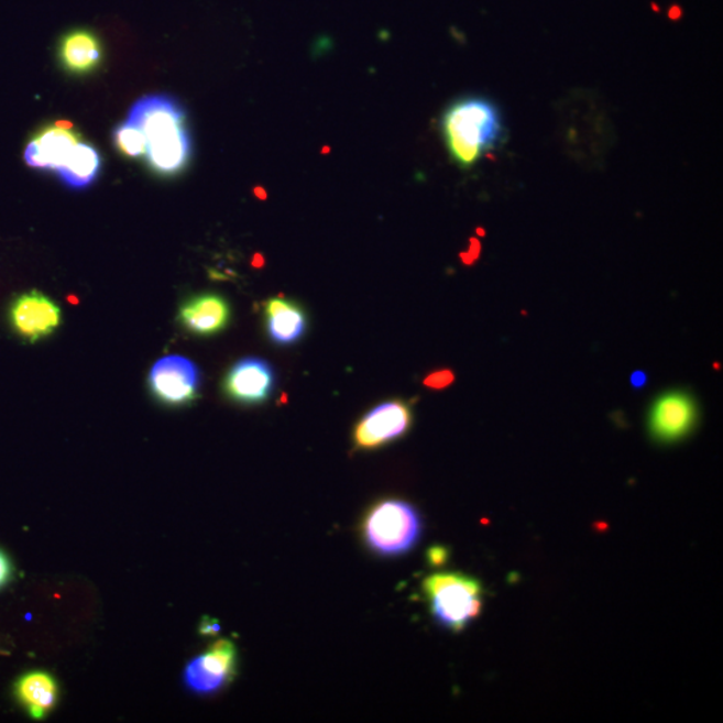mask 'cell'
Wrapping results in <instances>:
<instances>
[{
	"label": "cell",
	"instance_id": "obj_1",
	"mask_svg": "<svg viewBox=\"0 0 723 723\" xmlns=\"http://www.w3.org/2000/svg\"><path fill=\"white\" fill-rule=\"evenodd\" d=\"M440 127L449 156L461 169L473 168L505 138L502 111L481 96H467L450 103Z\"/></svg>",
	"mask_w": 723,
	"mask_h": 723
},
{
	"label": "cell",
	"instance_id": "obj_2",
	"mask_svg": "<svg viewBox=\"0 0 723 723\" xmlns=\"http://www.w3.org/2000/svg\"><path fill=\"white\" fill-rule=\"evenodd\" d=\"M423 523L414 506L401 500H385L373 506L363 521V537L374 552L404 555L416 546Z\"/></svg>",
	"mask_w": 723,
	"mask_h": 723
},
{
	"label": "cell",
	"instance_id": "obj_3",
	"mask_svg": "<svg viewBox=\"0 0 723 723\" xmlns=\"http://www.w3.org/2000/svg\"><path fill=\"white\" fill-rule=\"evenodd\" d=\"M435 620L445 628L461 632L482 610V587L461 573H436L424 582Z\"/></svg>",
	"mask_w": 723,
	"mask_h": 723
},
{
	"label": "cell",
	"instance_id": "obj_4",
	"mask_svg": "<svg viewBox=\"0 0 723 723\" xmlns=\"http://www.w3.org/2000/svg\"><path fill=\"white\" fill-rule=\"evenodd\" d=\"M237 665V647L231 640L220 639L185 666L184 684L190 693L213 695L232 681Z\"/></svg>",
	"mask_w": 723,
	"mask_h": 723
},
{
	"label": "cell",
	"instance_id": "obj_5",
	"mask_svg": "<svg viewBox=\"0 0 723 723\" xmlns=\"http://www.w3.org/2000/svg\"><path fill=\"white\" fill-rule=\"evenodd\" d=\"M147 382L154 397L165 405H189L199 397V368L184 357H165L154 363Z\"/></svg>",
	"mask_w": 723,
	"mask_h": 723
},
{
	"label": "cell",
	"instance_id": "obj_6",
	"mask_svg": "<svg viewBox=\"0 0 723 723\" xmlns=\"http://www.w3.org/2000/svg\"><path fill=\"white\" fill-rule=\"evenodd\" d=\"M413 412L405 401L383 402L361 418L352 432L358 449H376L405 436L412 428Z\"/></svg>",
	"mask_w": 723,
	"mask_h": 723
},
{
	"label": "cell",
	"instance_id": "obj_7",
	"mask_svg": "<svg viewBox=\"0 0 723 723\" xmlns=\"http://www.w3.org/2000/svg\"><path fill=\"white\" fill-rule=\"evenodd\" d=\"M11 329L29 343L42 341L58 329L61 307L47 295L30 292L17 296L9 310Z\"/></svg>",
	"mask_w": 723,
	"mask_h": 723
},
{
	"label": "cell",
	"instance_id": "obj_8",
	"mask_svg": "<svg viewBox=\"0 0 723 723\" xmlns=\"http://www.w3.org/2000/svg\"><path fill=\"white\" fill-rule=\"evenodd\" d=\"M697 421L695 399L688 393L670 392L655 399L648 417V430L655 441L673 443L688 437Z\"/></svg>",
	"mask_w": 723,
	"mask_h": 723
},
{
	"label": "cell",
	"instance_id": "obj_9",
	"mask_svg": "<svg viewBox=\"0 0 723 723\" xmlns=\"http://www.w3.org/2000/svg\"><path fill=\"white\" fill-rule=\"evenodd\" d=\"M128 121L145 134L146 145L187 132V116L180 103L168 96H146L133 105Z\"/></svg>",
	"mask_w": 723,
	"mask_h": 723
},
{
	"label": "cell",
	"instance_id": "obj_10",
	"mask_svg": "<svg viewBox=\"0 0 723 723\" xmlns=\"http://www.w3.org/2000/svg\"><path fill=\"white\" fill-rule=\"evenodd\" d=\"M276 375L267 361L243 358L227 373L222 388L227 397L243 405H259L275 391Z\"/></svg>",
	"mask_w": 723,
	"mask_h": 723
},
{
	"label": "cell",
	"instance_id": "obj_11",
	"mask_svg": "<svg viewBox=\"0 0 723 723\" xmlns=\"http://www.w3.org/2000/svg\"><path fill=\"white\" fill-rule=\"evenodd\" d=\"M232 317L230 303L219 294H200L185 300L178 321L185 330L200 337H211L226 330Z\"/></svg>",
	"mask_w": 723,
	"mask_h": 723
},
{
	"label": "cell",
	"instance_id": "obj_12",
	"mask_svg": "<svg viewBox=\"0 0 723 723\" xmlns=\"http://www.w3.org/2000/svg\"><path fill=\"white\" fill-rule=\"evenodd\" d=\"M79 142V135L70 129L57 125L43 128L24 151V161L31 168L58 171Z\"/></svg>",
	"mask_w": 723,
	"mask_h": 723
},
{
	"label": "cell",
	"instance_id": "obj_13",
	"mask_svg": "<svg viewBox=\"0 0 723 723\" xmlns=\"http://www.w3.org/2000/svg\"><path fill=\"white\" fill-rule=\"evenodd\" d=\"M265 329L271 341L289 346L299 342L307 331V317L303 308L286 298H271L264 306Z\"/></svg>",
	"mask_w": 723,
	"mask_h": 723
},
{
	"label": "cell",
	"instance_id": "obj_14",
	"mask_svg": "<svg viewBox=\"0 0 723 723\" xmlns=\"http://www.w3.org/2000/svg\"><path fill=\"white\" fill-rule=\"evenodd\" d=\"M15 697L33 720H43L57 706L59 686L46 671H30L15 682Z\"/></svg>",
	"mask_w": 723,
	"mask_h": 723
},
{
	"label": "cell",
	"instance_id": "obj_15",
	"mask_svg": "<svg viewBox=\"0 0 723 723\" xmlns=\"http://www.w3.org/2000/svg\"><path fill=\"white\" fill-rule=\"evenodd\" d=\"M59 59L67 72L88 74L102 62L100 39L88 29H76L62 36Z\"/></svg>",
	"mask_w": 723,
	"mask_h": 723
},
{
	"label": "cell",
	"instance_id": "obj_16",
	"mask_svg": "<svg viewBox=\"0 0 723 723\" xmlns=\"http://www.w3.org/2000/svg\"><path fill=\"white\" fill-rule=\"evenodd\" d=\"M191 153L189 132L146 145V161L161 176H175L188 165Z\"/></svg>",
	"mask_w": 723,
	"mask_h": 723
},
{
	"label": "cell",
	"instance_id": "obj_17",
	"mask_svg": "<svg viewBox=\"0 0 723 723\" xmlns=\"http://www.w3.org/2000/svg\"><path fill=\"white\" fill-rule=\"evenodd\" d=\"M101 165V156L96 147L78 142L57 172L62 183L67 187L83 189L95 183L100 175Z\"/></svg>",
	"mask_w": 723,
	"mask_h": 723
},
{
	"label": "cell",
	"instance_id": "obj_18",
	"mask_svg": "<svg viewBox=\"0 0 723 723\" xmlns=\"http://www.w3.org/2000/svg\"><path fill=\"white\" fill-rule=\"evenodd\" d=\"M117 150L129 158H139L146 154V139L144 132L133 122L127 121L116 128L113 133Z\"/></svg>",
	"mask_w": 723,
	"mask_h": 723
},
{
	"label": "cell",
	"instance_id": "obj_19",
	"mask_svg": "<svg viewBox=\"0 0 723 723\" xmlns=\"http://www.w3.org/2000/svg\"><path fill=\"white\" fill-rule=\"evenodd\" d=\"M454 382V374L450 370H438L426 376L425 386L440 391V388L448 387Z\"/></svg>",
	"mask_w": 723,
	"mask_h": 723
},
{
	"label": "cell",
	"instance_id": "obj_20",
	"mask_svg": "<svg viewBox=\"0 0 723 723\" xmlns=\"http://www.w3.org/2000/svg\"><path fill=\"white\" fill-rule=\"evenodd\" d=\"M12 562L8 555L0 549V589H3L12 578Z\"/></svg>",
	"mask_w": 723,
	"mask_h": 723
},
{
	"label": "cell",
	"instance_id": "obj_21",
	"mask_svg": "<svg viewBox=\"0 0 723 723\" xmlns=\"http://www.w3.org/2000/svg\"><path fill=\"white\" fill-rule=\"evenodd\" d=\"M448 549L443 547H435L429 549L428 560L432 567H440L448 560Z\"/></svg>",
	"mask_w": 723,
	"mask_h": 723
},
{
	"label": "cell",
	"instance_id": "obj_22",
	"mask_svg": "<svg viewBox=\"0 0 723 723\" xmlns=\"http://www.w3.org/2000/svg\"><path fill=\"white\" fill-rule=\"evenodd\" d=\"M220 624L218 621L212 620V617H202L200 624V634L201 635H216L220 632Z\"/></svg>",
	"mask_w": 723,
	"mask_h": 723
}]
</instances>
